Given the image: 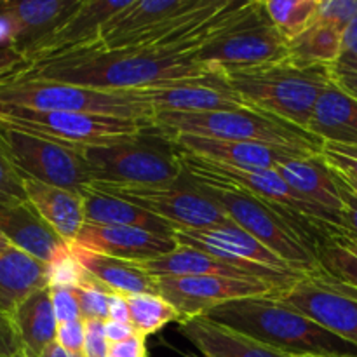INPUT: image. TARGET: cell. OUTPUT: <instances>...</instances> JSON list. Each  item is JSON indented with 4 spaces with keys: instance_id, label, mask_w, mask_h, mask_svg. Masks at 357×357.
Listing matches in <instances>:
<instances>
[{
    "instance_id": "obj_11",
    "label": "cell",
    "mask_w": 357,
    "mask_h": 357,
    "mask_svg": "<svg viewBox=\"0 0 357 357\" xmlns=\"http://www.w3.org/2000/svg\"><path fill=\"white\" fill-rule=\"evenodd\" d=\"M89 187L131 202L180 230L211 229L230 222L225 213L188 180L187 174L169 187H129L100 181H93Z\"/></svg>"
},
{
    "instance_id": "obj_43",
    "label": "cell",
    "mask_w": 357,
    "mask_h": 357,
    "mask_svg": "<svg viewBox=\"0 0 357 357\" xmlns=\"http://www.w3.org/2000/svg\"><path fill=\"white\" fill-rule=\"evenodd\" d=\"M56 342L72 354L84 356V347H86V321L84 317L58 324Z\"/></svg>"
},
{
    "instance_id": "obj_21",
    "label": "cell",
    "mask_w": 357,
    "mask_h": 357,
    "mask_svg": "<svg viewBox=\"0 0 357 357\" xmlns=\"http://www.w3.org/2000/svg\"><path fill=\"white\" fill-rule=\"evenodd\" d=\"M274 171L300 197L331 213L342 223V230H344V220H342L344 201L338 190L333 167L324 160L321 153L319 155L288 157L275 164Z\"/></svg>"
},
{
    "instance_id": "obj_19",
    "label": "cell",
    "mask_w": 357,
    "mask_h": 357,
    "mask_svg": "<svg viewBox=\"0 0 357 357\" xmlns=\"http://www.w3.org/2000/svg\"><path fill=\"white\" fill-rule=\"evenodd\" d=\"M178 246L194 248V250L204 251V253L215 255V257L227 258L234 261H250V264L264 265V267L275 268L282 272H302L295 271L288 261L268 250L267 246L255 239L250 232L241 229L236 223H222V225L211 227L202 230H180L176 229L173 234ZM305 275V274H302Z\"/></svg>"
},
{
    "instance_id": "obj_14",
    "label": "cell",
    "mask_w": 357,
    "mask_h": 357,
    "mask_svg": "<svg viewBox=\"0 0 357 357\" xmlns=\"http://www.w3.org/2000/svg\"><path fill=\"white\" fill-rule=\"evenodd\" d=\"M180 155L185 173L209 176L215 178V180L225 181V183L236 185V187L271 202L272 206L286 209V211L293 213V215L300 216V218L323 222L342 230V223L331 213L300 197L296 192H293L288 187V183L274 169H244V167L225 166V164H216L211 162V160L199 159V157L190 155V153L180 152Z\"/></svg>"
},
{
    "instance_id": "obj_9",
    "label": "cell",
    "mask_w": 357,
    "mask_h": 357,
    "mask_svg": "<svg viewBox=\"0 0 357 357\" xmlns=\"http://www.w3.org/2000/svg\"><path fill=\"white\" fill-rule=\"evenodd\" d=\"M0 105L40 112H80L153 122V108L135 91L108 93L54 80L0 79Z\"/></svg>"
},
{
    "instance_id": "obj_40",
    "label": "cell",
    "mask_w": 357,
    "mask_h": 357,
    "mask_svg": "<svg viewBox=\"0 0 357 357\" xmlns=\"http://www.w3.org/2000/svg\"><path fill=\"white\" fill-rule=\"evenodd\" d=\"M321 155L324 157L331 167L340 173L357 180V146L337 145V143H324Z\"/></svg>"
},
{
    "instance_id": "obj_16",
    "label": "cell",
    "mask_w": 357,
    "mask_h": 357,
    "mask_svg": "<svg viewBox=\"0 0 357 357\" xmlns=\"http://www.w3.org/2000/svg\"><path fill=\"white\" fill-rule=\"evenodd\" d=\"M136 96L153 108L155 114H206L236 110L248 105L230 89L222 73H209L194 79L171 80L135 91Z\"/></svg>"
},
{
    "instance_id": "obj_17",
    "label": "cell",
    "mask_w": 357,
    "mask_h": 357,
    "mask_svg": "<svg viewBox=\"0 0 357 357\" xmlns=\"http://www.w3.org/2000/svg\"><path fill=\"white\" fill-rule=\"evenodd\" d=\"M152 278H188V275H222L234 279H261L281 286H293L307 275L282 272L250 261H234L194 248L178 246L173 253L138 264Z\"/></svg>"
},
{
    "instance_id": "obj_2",
    "label": "cell",
    "mask_w": 357,
    "mask_h": 357,
    "mask_svg": "<svg viewBox=\"0 0 357 357\" xmlns=\"http://www.w3.org/2000/svg\"><path fill=\"white\" fill-rule=\"evenodd\" d=\"M185 174L225 213L230 222L250 232L264 246L288 261L295 271L302 272L307 278L331 279L317 258L316 237L335 227L300 218L222 180Z\"/></svg>"
},
{
    "instance_id": "obj_26",
    "label": "cell",
    "mask_w": 357,
    "mask_h": 357,
    "mask_svg": "<svg viewBox=\"0 0 357 357\" xmlns=\"http://www.w3.org/2000/svg\"><path fill=\"white\" fill-rule=\"evenodd\" d=\"M82 0H0V13L16 23L20 38L17 51L24 52L47 37L65 20H68Z\"/></svg>"
},
{
    "instance_id": "obj_22",
    "label": "cell",
    "mask_w": 357,
    "mask_h": 357,
    "mask_svg": "<svg viewBox=\"0 0 357 357\" xmlns=\"http://www.w3.org/2000/svg\"><path fill=\"white\" fill-rule=\"evenodd\" d=\"M167 135V132H166ZM176 143L178 150L183 153L211 160L225 166L244 167V169H274L275 164L288 157H300L305 153L291 150L275 149L260 143L227 142V139L202 138L192 135H169Z\"/></svg>"
},
{
    "instance_id": "obj_34",
    "label": "cell",
    "mask_w": 357,
    "mask_h": 357,
    "mask_svg": "<svg viewBox=\"0 0 357 357\" xmlns=\"http://www.w3.org/2000/svg\"><path fill=\"white\" fill-rule=\"evenodd\" d=\"M131 324L136 333L150 337L162 330L169 323H180L181 316L159 293H142L128 296Z\"/></svg>"
},
{
    "instance_id": "obj_52",
    "label": "cell",
    "mask_w": 357,
    "mask_h": 357,
    "mask_svg": "<svg viewBox=\"0 0 357 357\" xmlns=\"http://www.w3.org/2000/svg\"><path fill=\"white\" fill-rule=\"evenodd\" d=\"M331 79L338 84L344 91L357 98V72L344 68V66H331Z\"/></svg>"
},
{
    "instance_id": "obj_30",
    "label": "cell",
    "mask_w": 357,
    "mask_h": 357,
    "mask_svg": "<svg viewBox=\"0 0 357 357\" xmlns=\"http://www.w3.org/2000/svg\"><path fill=\"white\" fill-rule=\"evenodd\" d=\"M49 286L47 265L17 248L0 250V310H13L31 293Z\"/></svg>"
},
{
    "instance_id": "obj_8",
    "label": "cell",
    "mask_w": 357,
    "mask_h": 357,
    "mask_svg": "<svg viewBox=\"0 0 357 357\" xmlns=\"http://www.w3.org/2000/svg\"><path fill=\"white\" fill-rule=\"evenodd\" d=\"M229 0H132L103 26L98 49L150 47L201 26Z\"/></svg>"
},
{
    "instance_id": "obj_25",
    "label": "cell",
    "mask_w": 357,
    "mask_h": 357,
    "mask_svg": "<svg viewBox=\"0 0 357 357\" xmlns=\"http://www.w3.org/2000/svg\"><path fill=\"white\" fill-rule=\"evenodd\" d=\"M307 131L323 143L357 146V98L331 79L314 107Z\"/></svg>"
},
{
    "instance_id": "obj_12",
    "label": "cell",
    "mask_w": 357,
    "mask_h": 357,
    "mask_svg": "<svg viewBox=\"0 0 357 357\" xmlns=\"http://www.w3.org/2000/svg\"><path fill=\"white\" fill-rule=\"evenodd\" d=\"M0 142L23 178L77 194L93 181L82 153L72 146L2 128Z\"/></svg>"
},
{
    "instance_id": "obj_39",
    "label": "cell",
    "mask_w": 357,
    "mask_h": 357,
    "mask_svg": "<svg viewBox=\"0 0 357 357\" xmlns=\"http://www.w3.org/2000/svg\"><path fill=\"white\" fill-rule=\"evenodd\" d=\"M357 16V0H319L316 17L344 31L347 24Z\"/></svg>"
},
{
    "instance_id": "obj_18",
    "label": "cell",
    "mask_w": 357,
    "mask_h": 357,
    "mask_svg": "<svg viewBox=\"0 0 357 357\" xmlns=\"http://www.w3.org/2000/svg\"><path fill=\"white\" fill-rule=\"evenodd\" d=\"M132 0H82L79 9L63 21L52 33L24 52L28 63L54 58L66 52L89 49L100 44L103 26Z\"/></svg>"
},
{
    "instance_id": "obj_29",
    "label": "cell",
    "mask_w": 357,
    "mask_h": 357,
    "mask_svg": "<svg viewBox=\"0 0 357 357\" xmlns=\"http://www.w3.org/2000/svg\"><path fill=\"white\" fill-rule=\"evenodd\" d=\"M68 246L73 257L79 260V264L112 293H119V295L124 296L159 293L155 278L146 274L135 261L105 257V255L84 250L75 244H68Z\"/></svg>"
},
{
    "instance_id": "obj_54",
    "label": "cell",
    "mask_w": 357,
    "mask_h": 357,
    "mask_svg": "<svg viewBox=\"0 0 357 357\" xmlns=\"http://www.w3.org/2000/svg\"><path fill=\"white\" fill-rule=\"evenodd\" d=\"M10 244H9V241L6 239V237L2 236V234H0V250H3V248H9Z\"/></svg>"
},
{
    "instance_id": "obj_48",
    "label": "cell",
    "mask_w": 357,
    "mask_h": 357,
    "mask_svg": "<svg viewBox=\"0 0 357 357\" xmlns=\"http://www.w3.org/2000/svg\"><path fill=\"white\" fill-rule=\"evenodd\" d=\"M30 65L24 54L17 49H0V79L14 75Z\"/></svg>"
},
{
    "instance_id": "obj_5",
    "label": "cell",
    "mask_w": 357,
    "mask_h": 357,
    "mask_svg": "<svg viewBox=\"0 0 357 357\" xmlns=\"http://www.w3.org/2000/svg\"><path fill=\"white\" fill-rule=\"evenodd\" d=\"M75 150L82 153L93 181L100 183L169 187L185 174L176 143L155 126L131 138Z\"/></svg>"
},
{
    "instance_id": "obj_28",
    "label": "cell",
    "mask_w": 357,
    "mask_h": 357,
    "mask_svg": "<svg viewBox=\"0 0 357 357\" xmlns=\"http://www.w3.org/2000/svg\"><path fill=\"white\" fill-rule=\"evenodd\" d=\"M80 195H82L84 218H86L87 225L136 227V229L171 237L176 230L171 223L150 215L145 209L114 197V195L94 190L89 185L80 192Z\"/></svg>"
},
{
    "instance_id": "obj_55",
    "label": "cell",
    "mask_w": 357,
    "mask_h": 357,
    "mask_svg": "<svg viewBox=\"0 0 357 357\" xmlns=\"http://www.w3.org/2000/svg\"><path fill=\"white\" fill-rule=\"evenodd\" d=\"M342 174H344V173H342ZM344 176H345V180H347L349 183H351L352 187H354L356 190H357V180H354V178H351V176H347V174H344Z\"/></svg>"
},
{
    "instance_id": "obj_13",
    "label": "cell",
    "mask_w": 357,
    "mask_h": 357,
    "mask_svg": "<svg viewBox=\"0 0 357 357\" xmlns=\"http://www.w3.org/2000/svg\"><path fill=\"white\" fill-rule=\"evenodd\" d=\"M159 295L180 312L181 321L206 316L209 310L234 300L255 296H275L288 286L261 279H234L222 275H188V278H155Z\"/></svg>"
},
{
    "instance_id": "obj_53",
    "label": "cell",
    "mask_w": 357,
    "mask_h": 357,
    "mask_svg": "<svg viewBox=\"0 0 357 357\" xmlns=\"http://www.w3.org/2000/svg\"><path fill=\"white\" fill-rule=\"evenodd\" d=\"M40 357H84V356L72 354V352H68L66 349H63L58 342H52V344L42 352Z\"/></svg>"
},
{
    "instance_id": "obj_24",
    "label": "cell",
    "mask_w": 357,
    "mask_h": 357,
    "mask_svg": "<svg viewBox=\"0 0 357 357\" xmlns=\"http://www.w3.org/2000/svg\"><path fill=\"white\" fill-rule=\"evenodd\" d=\"M178 330L202 357H288L206 316L180 321Z\"/></svg>"
},
{
    "instance_id": "obj_4",
    "label": "cell",
    "mask_w": 357,
    "mask_h": 357,
    "mask_svg": "<svg viewBox=\"0 0 357 357\" xmlns=\"http://www.w3.org/2000/svg\"><path fill=\"white\" fill-rule=\"evenodd\" d=\"M222 75L250 108L307 129L317 100L331 82V66H300L286 59Z\"/></svg>"
},
{
    "instance_id": "obj_20",
    "label": "cell",
    "mask_w": 357,
    "mask_h": 357,
    "mask_svg": "<svg viewBox=\"0 0 357 357\" xmlns=\"http://www.w3.org/2000/svg\"><path fill=\"white\" fill-rule=\"evenodd\" d=\"M72 244L119 260L142 261L155 260L173 253L178 243L171 236L149 232L136 227L84 225Z\"/></svg>"
},
{
    "instance_id": "obj_44",
    "label": "cell",
    "mask_w": 357,
    "mask_h": 357,
    "mask_svg": "<svg viewBox=\"0 0 357 357\" xmlns=\"http://www.w3.org/2000/svg\"><path fill=\"white\" fill-rule=\"evenodd\" d=\"M0 357H26L9 314L0 310Z\"/></svg>"
},
{
    "instance_id": "obj_7",
    "label": "cell",
    "mask_w": 357,
    "mask_h": 357,
    "mask_svg": "<svg viewBox=\"0 0 357 357\" xmlns=\"http://www.w3.org/2000/svg\"><path fill=\"white\" fill-rule=\"evenodd\" d=\"M197 61L211 73L274 65L289 59L288 40L267 16L261 0L241 2L202 44Z\"/></svg>"
},
{
    "instance_id": "obj_32",
    "label": "cell",
    "mask_w": 357,
    "mask_h": 357,
    "mask_svg": "<svg viewBox=\"0 0 357 357\" xmlns=\"http://www.w3.org/2000/svg\"><path fill=\"white\" fill-rule=\"evenodd\" d=\"M342 33L338 28L314 20L288 42L289 59L300 66H335L340 59Z\"/></svg>"
},
{
    "instance_id": "obj_33",
    "label": "cell",
    "mask_w": 357,
    "mask_h": 357,
    "mask_svg": "<svg viewBox=\"0 0 357 357\" xmlns=\"http://www.w3.org/2000/svg\"><path fill=\"white\" fill-rule=\"evenodd\" d=\"M321 267L333 281L357 293V241L340 230H328L316 239Z\"/></svg>"
},
{
    "instance_id": "obj_46",
    "label": "cell",
    "mask_w": 357,
    "mask_h": 357,
    "mask_svg": "<svg viewBox=\"0 0 357 357\" xmlns=\"http://www.w3.org/2000/svg\"><path fill=\"white\" fill-rule=\"evenodd\" d=\"M337 65L357 72V16L342 33V51Z\"/></svg>"
},
{
    "instance_id": "obj_51",
    "label": "cell",
    "mask_w": 357,
    "mask_h": 357,
    "mask_svg": "<svg viewBox=\"0 0 357 357\" xmlns=\"http://www.w3.org/2000/svg\"><path fill=\"white\" fill-rule=\"evenodd\" d=\"M108 319L122 321V323H131V312H129L128 296L112 293L108 300Z\"/></svg>"
},
{
    "instance_id": "obj_36",
    "label": "cell",
    "mask_w": 357,
    "mask_h": 357,
    "mask_svg": "<svg viewBox=\"0 0 357 357\" xmlns=\"http://www.w3.org/2000/svg\"><path fill=\"white\" fill-rule=\"evenodd\" d=\"M91 274L79 264L70 246L59 251L52 261L47 264V281L51 288H72L77 289L89 281Z\"/></svg>"
},
{
    "instance_id": "obj_45",
    "label": "cell",
    "mask_w": 357,
    "mask_h": 357,
    "mask_svg": "<svg viewBox=\"0 0 357 357\" xmlns=\"http://www.w3.org/2000/svg\"><path fill=\"white\" fill-rule=\"evenodd\" d=\"M86 321V347L84 357H107L108 356V340L105 337L103 324L100 319H84Z\"/></svg>"
},
{
    "instance_id": "obj_6",
    "label": "cell",
    "mask_w": 357,
    "mask_h": 357,
    "mask_svg": "<svg viewBox=\"0 0 357 357\" xmlns=\"http://www.w3.org/2000/svg\"><path fill=\"white\" fill-rule=\"evenodd\" d=\"M153 126L167 135H192L227 142L260 143L305 155H319L324 143L307 129L255 108L206 114H155Z\"/></svg>"
},
{
    "instance_id": "obj_49",
    "label": "cell",
    "mask_w": 357,
    "mask_h": 357,
    "mask_svg": "<svg viewBox=\"0 0 357 357\" xmlns=\"http://www.w3.org/2000/svg\"><path fill=\"white\" fill-rule=\"evenodd\" d=\"M105 337H107L108 344H117V342H124L136 335L135 326L131 323H122V321H105L103 324Z\"/></svg>"
},
{
    "instance_id": "obj_38",
    "label": "cell",
    "mask_w": 357,
    "mask_h": 357,
    "mask_svg": "<svg viewBox=\"0 0 357 357\" xmlns=\"http://www.w3.org/2000/svg\"><path fill=\"white\" fill-rule=\"evenodd\" d=\"M24 202H28V197L23 174L16 169L0 142V204L16 206Z\"/></svg>"
},
{
    "instance_id": "obj_31",
    "label": "cell",
    "mask_w": 357,
    "mask_h": 357,
    "mask_svg": "<svg viewBox=\"0 0 357 357\" xmlns=\"http://www.w3.org/2000/svg\"><path fill=\"white\" fill-rule=\"evenodd\" d=\"M20 340L23 344L24 356L40 357L42 352L56 342L58 319L51 300V288L38 289L24 298L10 314Z\"/></svg>"
},
{
    "instance_id": "obj_1",
    "label": "cell",
    "mask_w": 357,
    "mask_h": 357,
    "mask_svg": "<svg viewBox=\"0 0 357 357\" xmlns=\"http://www.w3.org/2000/svg\"><path fill=\"white\" fill-rule=\"evenodd\" d=\"M237 2L229 0L222 10L194 31L173 38L169 44L128 49H80L54 58L30 63L10 77L54 80L96 91L121 93L138 91L171 80L204 77L211 72L197 61L195 54L206 40L229 17Z\"/></svg>"
},
{
    "instance_id": "obj_10",
    "label": "cell",
    "mask_w": 357,
    "mask_h": 357,
    "mask_svg": "<svg viewBox=\"0 0 357 357\" xmlns=\"http://www.w3.org/2000/svg\"><path fill=\"white\" fill-rule=\"evenodd\" d=\"M0 128L51 139L72 149H82L131 138L153 128V122L114 115L40 112L0 105Z\"/></svg>"
},
{
    "instance_id": "obj_56",
    "label": "cell",
    "mask_w": 357,
    "mask_h": 357,
    "mask_svg": "<svg viewBox=\"0 0 357 357\" xmlns=\"http://www.w3.org/2000/svg\"><path fill=\"white\" fill-rule=\"evenodd\" d=\"M291 357H316V356H291Z\"/></svg>"
},
{
    "instance_id": "obj_27",
    "label": "cell",
    "mask_w": 357,
    "mask_h": 357,
    "mask_svg": "<svg viewBox=\"0 0 357 357\" xmlns=\"http://www.w3.org/2000/svg\"><path fill=\"white\" fill-rule=\"evenodd\" d=\"M24 190L28 202L40 215V218L66 244H72L86 225L82 195L30 178H24Z\"/></svg>"
},
{
    "instance_id": "obj_3",
    "label": "cell",
    "mask_w": 357,
    "mask_h": 357,
    "mask_svg": "<svg viewBox=\"0 0 357 357\" xmlns=\"http://www.w3.org/2000/svg\"><path fill=\"white\" fill-rule=\"evenodd\" d=\"M206 317L241 331L288 357H357L354 344L281 302L278 296L234 300L215 307Z\"/></svg>"
},
{
    "instance_id": "obj_37",
    "label": "cell",
    "mask_w": 357,
    "mask_h": 357,
    "mask_svg": "<svg viewBox=\"0 0 357 357\" xmlns=\"http://www.w3.org/2000/svg\"><path fill=\"white\" fill-rule=\"evenodd\" d=\"M84 319L108 321V300L112 291L91 275L89 281L75 289Z\"/></svg>"
},
{
    "instance_id": "obj_50",
    "label": "cell",
    "mask_w": 357,
    "mask_h": 357,
    "mask_svg": "<svg viewBox=\"0 0 357 357\" xmlns=\"http://www.w3.org/2000/svg\"><path fill=\"white\" fill-rule=\"evenodd\" d=\"M17 38L20 31L13 17L0 13V49H17Z\"/></svg>"
},
{
    "instance_id": "obj_15",
    "label": "cell",
    "mask_w": 357,
    "mask_h": 357,
    "mask_svg": "<svg viewBox=\"0 0 357 357\" xmlns=\"http://www.w3.org/2000/svg\"><path fill=\"white\" fill-rule=\"evenodd\" d=\"M275 296L357 347V293L354 289L333 279L303 278Z\"/></svg>"
},
{
    "instance_id": "obj_23",
    "label": "cell",
    "mask_w": 357,
    "mask_h": 357,
    "mask_svg": "<svg viewBox=\"0 0 357 357\" xmlns=\"http://www.w3.org/2000/svg\"><path fill=\"white\" fill-rule=\"evenodd\" d=\"M0 234L10 246L47 265L68 244L40 218L30 202L16 206L0 204Z\"/></svg>"
},
{
    "instance_id": "obj_47",
    "label": "cell",
    "mask_w": 357,
    "mask_h": 357,
    "mask_svg": "<svg viewBox=\"0 0 357 357\" xmlns=\"http://www.w3.org/2000/svg\"><path fill=\"white\" fill-rule=\"evenodd\" d=\"M145 340V337L136 333L131 338H128V340L110 344L108 345L107 357H150Z\"/></svg>"
},
{
    "instance_id": "obj_41",
    "label": "cell",
    "mask_w": 357,
    "mask_h": 357,
    "mask_svg": "<svg viewBox=\"0 0 357 357\" xmlns=\"http://www.w3.org/2000/svg\"><path fill=\"white\" fill-rule=\"evenodd\" d=\"M335 178H337L338 190H340L342 201H344V213H342V220H344V234L354 237L357 241V190L345 180L344 174L333 167Z\"/></svg>"
},
{
    "instance_id": "obj_35",
    "label": "cell",
    "mask_w": 357,
    "mask_h": 357,
    "mask_svg": "<svg viewBox=\"0 0 357 357\" xmlns=\"http://www.w3.org/2000/svg\"><path fill=\"white\" fill-rule=\"evenodd\" d=\"M319 0H264V9L286 40L302 33L316 17Z\"/></svg>"
},
{
    "instance_id": "obj_42",
    "label": "cell",
    "mask_w": 357,
    "mask_h": 357,
    "mask_svg": "<svg viewBox=\"0 0 357 357\" xmlns=\"http://www.w3.org/2000/svg\"><path fill=\"white\" fill-rule=\"evenodd\" d=\"M49 288H51V286H49ZM51 300H52V307H54V314H56V319H58V324L70 323V321H77L82 317L75 289L51 288Z\"/></svg>"
},
{
    "instance_id": "obj_57",
    "label": "cell",
    "mask_w": 357,
    "mask_h": 357,
    "mask_svg": "<svg viewBox=\"0 0 357 357\" xmlns=\"http://www.w3.org/2000/svg\"><path fill=\"white\" fill-rule=\"evenodd\" d=\"M187 357H197V356H187Z\"/></svg>"
}]
</instances>
